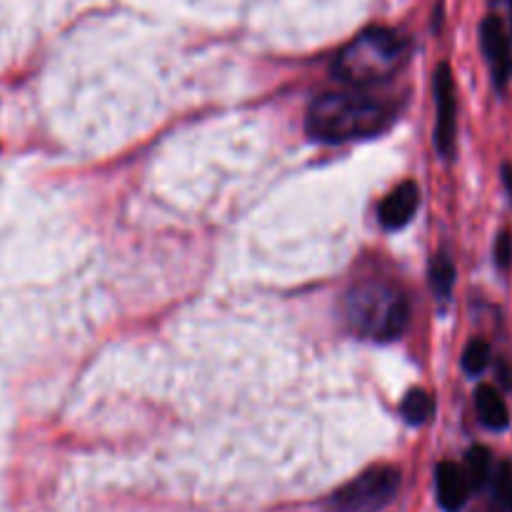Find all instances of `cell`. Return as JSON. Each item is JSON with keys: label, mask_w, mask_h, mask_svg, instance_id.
Returning <instances> with one entry per match:
<instances>
[{"label": "cell", "mask_w": 512, "mask_h": 512, "mask_svg": "<svg viewBox=\"0 0 512 512\" xmlns=\"http://www.w3.org/2000/svg\"><path fill=\"white\" fill-rule=\"evenodd\" d=\"M395 118V108L388 100L370 93H325L310 105L305 128L323 143H348V140L373 138L383 133Z\"/></svg>", "instance_id": "1"}, {"label": "cell", "mask_w": 512, "mask_h": 512, "mask_svg": "<svg viewBox=\"0 0 512 512\" xmlns=\"http://www.w3.org/2000/svg\"><path fill=\"white\" fill-rule=\"evenodd\" d=\"M410 43L390 28H370L345 45L333 63V75L353 88L390 80L405 65Z\"/></svg>", "instance_id": "2"}, {"label": "cell", "mask_w": 512, "mask_h": 512, "mask_svg": "<svg viewBox=\"0 0 512 512\" xmlns=\"http://www.w3.org/2000/svg\"><path fill=\"white\" fill-rule=\"evenodd\" d=\"M345 315L358 333L375 340H395L408 328L410 305L393 285L365 280L345 298Z\"/></svg>", "instance_id": "3"}, {"label": "cell", "mask_w": 512, "mask_h": 512, "mask_svg": "<svg viewBox=\"0 0 512 512\" xmlns=\"http://www.w3.org/2000/svg\"><path fill=\"white\" fill-rule=\"evenodd\" d=\"M400 490V473L388 465L365 470L360 478L350 480L345 488L330 498L333 512H378L383 510Z\"/></svg>", "instance_id": "4"}, {"label": "cell", "mask_w": 512, "mask_h": 512, "mask_svg": "<svg viewBox=\"0 0 512 512\" xmlns=\"http://www.w3.org/2000/svg\"><path fill=\"white\" fill-rule=\"evenodd\" d=\"M458 133V100H455V78L448 63L435 70V148L443 158L455 150Z\"/></svg>", "instance_id": "5"}, {"label": "cell", "mask_w": 512, "mask_h": 512, "mask_svg": "<svg viewBox=\"0 0 512 512\" xmlns=\"http://www.w3.org/2000/svg\"><path fill=\"white\" fill-rule=\"evenodd\" d=\"M480 43H483L485 60H488L490 70H493L495 85L505 88L512 73V43L500 15H488L483 20V25H480Z\"/></svg>", "instance_id": "6"}, {"label": "cell", "mask_w": 512, "mask_h": 512, "mask_svg": "<svg viewBox=\"0 0 512 512\" xmlns=\"http://www.w3.org/2000/svg\"><path fill=\"white\" fill-rule=\"evenodd\" d=\"M420 205V190L415 183H400L390 195H385L380 203V223L388 230H400L413 220L415 210Z\"/></svg>", "instance_id": "7"}, {"label": "cell", "mask_w": 512, "mask_h": 512, "mask_svg": "<svg viewBox=\"0 0 512 512\" xmlns=\"http://www.w3.org/2000/svg\"><path fill=\"white\" fill-rule=\"evenodd\" d=\"M435 488H438V500L448 512L460 510L470 495V483L465 478L463 468L455 463H440L435 473Z\"/></svg>", "instance_id": "8"}, {"label": "cell", "mask_w": 512, "mask_h": 512, "mask_svg": "<svg viewBox=\"0 0 512 512\" xmlns=\"http://www.w3.org/2000/svg\"><path fill=\"white\" fill-rule=\"evenodd\" d=\"M475 408H478V415L480 420H483L485 428L505 430L510 425L508 405H505L503 395H500L495 388H490V385L478 388V395H475Z\"/></svg>", "instance_id": "9"}, {"label": "cell", "mask_w": 512, "mask_h": 512, "mask_svg": "<svg viewBox=\"0 0 512 512\" xmlns=\"http://www.w3.org/2000/svg\"><path fill=\"white\" fill-rule=\"evenodd\" d=\"M490 465H493V460H490L488 448H483V445L470 448V453L465 455V468H463L465 478H468L470 483V490H480L485 483H488Z\"/></svg>", "instance_id": "10"}, {"label": "cell", "mask_w": 512, "mask_h": 512, "mask_svg": "<svg viewBox=\"0 0 512 512\" xmlns=\"http://www.w3.org/2000/svg\"><path fill=\"white\" fill-rule=\"evenodd\" d=\"M400 410H403L405 420H408L410 425H423L428 423L430 415L435 413V400L430 398L425 390H410V393L405 395Z\"/></svg>", "instance_id": "11"}, {"label": "cell", "mask_w": 512, "mask_h": 512, "mask_svg": "<svg viewBox=\"0 0 512 512\" xmlns=\"http://www.w3.org/2000/svg\"><path fill=\"white\" fill-rule=\"evenodd\" d=\"M430 283H433V290L438 298H448L455 285V265L450 263V258L438 255L433 260V265H430Z\"/></svg>", "instance_id": "12"}, {"label": "cell", "mask_w": 512, "mask_h": 512, "mask_svg": "<svg viewBox=\"0 0 512 512\" xmlns=\"http://www.w3.org/2000/svg\"><path fill=\"white\" fill-rule=\"evenodd\" d=\"M490 363V345L485 340H470L463 353V368L468 375H480Z\"/></svg>", "instance_id": "13"}, {"label": "cell", "mask_w": 512, "mask_h": 512, "mask_svg": "<svg viewBox=\"0 0 512 512\" xmlns=\"http://www.w3.org/2000/svg\"><path fill=\"white\" fill-rule=\"evenodd\" d=\"M495 488H498V498L503 500V505L512 512V465H500L498 480H495Z\"/></svg>", "instance_id": "14"}, {"label": "cell", "mask_w": 512, "mask_h": 512, "mask_svg": "<svg viewBox=\"0 0 512 512\" xmlns=\"http://www.w3.org/2000/svg\"><path fill=\"white\" fill-rule=\"evenodd\" d=\"M495 263L500 270H508L512 263V235L510 230H503L498 235V243H495Z\"/></svg>", "instance_id": "15"}, {"label": "cell", "mask_w": 512, "mask_h": 512, "mask_svg": "<svg viewBox=\"0 0 512 512\" xmlns=\"http://www.w3.org/2000/svg\"><path fill=\"white\" fill-rule=\"evenodd\" d=\"M503 183L508 185V193L512 198V165H503Z\"/></svg>", "instance_id": "16"}]
</instances>
